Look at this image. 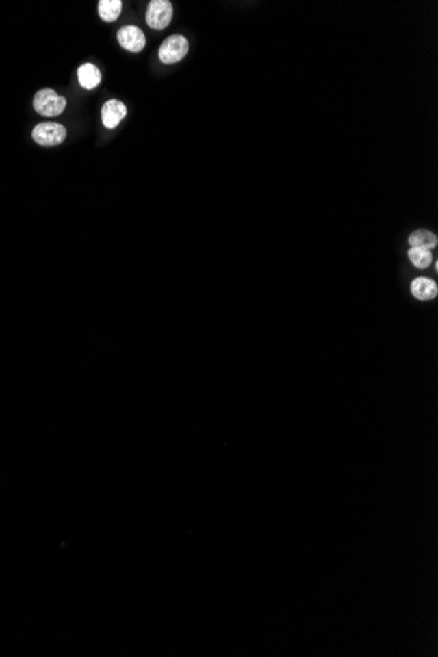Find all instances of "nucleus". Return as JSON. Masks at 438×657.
<instances>
[{"mask_svg": "<svg viewBox=\"0 0 438 657\" xmlns=\"http://www.w3.org/2000/svg\"><path fill=\"white\" fill-rule=\"evenodd\" d=\"M66 99L58 96L51 88H42L33 99V107L36 112L44 117H57L66 110Z\"/></svg>", "mask_w": 438, "mask_h": 657, "instance_id": "nucleus-1", "label": "nucleus"}, {"mask_svg": "<svg viewBox=\"0 0 438 657\" xmlns=\"http://www.w3.org/2000/svg\"><path fill=\"white\" fill-rule=\"evenodd\" d=\"M173 7L170 0H151L146 11V23L151 29L163 31L172 21Z\"/></svg>", "mask_w": 438, "mask_h": 657, "instance_id": "nucleus-2", "label": "nucleus"}, {"mask_svg": "<svg viewBox=\"0 0 438 657\" xmlns=\"http://www.w3.org/2000/svg\"><path fill=\"white\" fill-rule=\"evenodd\" d=\"M188 40L181 34H172L164 40L159 49V60L164 64L177 63L188 54Z\"/></svg>", "mask_w": 438, "mask_h": 657, "instance_id": "nucleus-3", "label": "nucleus"}, {"mask_svg": "<svg viewBox=\"0 0 438 657\" xmlns=\"http://www.w3.org/2000/svg\"><path fill=\"white\" fill-rule=\"evenodd\" d=\"M67 136L64 126L57 123H41L31 131L33 141L44 147H54L63 143Z\"/></svg>", "mask_w": 438, "mask_h": 657, "instance_id": "nucleus-4", "label": "nucleus"}, {"mask_svg": "<svg viewBox=\"0 0 438 657\" xmlns=\"http://www.w3.org/2000/svg\"><path fill=\"white\" fill-rule=\"evenodd\" d=\"M120 45L131 53H140L146 47V36L136 25H125L117 31Z\"/></svg>", "mask_w": 438, "mask_h": 657, "instance_id": "nucleus-5", "label": "nucleus"}, {"mask_svg": "<svg viewBox=\"0 0 438 657\" xmlns=\"http://www.w3.org/2000/svg\"><path fill=\"white\" fill-rule=\"evenodd\" d=\"M126 114H127V110L125 104L120 100L113 99V100L105 101V104L103 105L101 120L107 129H116L125 118Z\"/></svg>", "mask_w": 438, "mask_h": 657, "instance_id": "nucleus-6", "label": "nucleus"}, {"mask_svg": "<svg viewBox=\"0 0 438 657\" xmlns=\"http://www.w3.org/2000/svg\"><path fill=\"white\" fill-rule=\"evenodd\" d=\"M411 293L419 300H430L437 296V283L430 279L417 277L411 283Z\"/></svg>", "mask_w": 438, "mask_h": 657, "instance_id": "nucleus-7", "label": "nucleus"}, {"mask_svg": "<svg viewBox=\"0 0 438 657\" xmlns=\"http://www.w3.org/2000/svg\"><path fill=\"white\" fill-rule=\"evenodd\" d=\"M80 86L86 90H94L101 83V73L92 63H84L78 68Z\"/></svg>", "mask_w": 438, "mask_h": 657, "instance_id": "nucleus-8", "label": "nucleus"}, {"mask_svg": "<svg viewBox=\"0 0 438 657\" xmlns=\"http://www.w3.org/2000/svg\"><path fill=\"white\" fill-rule=\"evenodd\" d=\"M437 236L428 230H417L409 235L408 243L415 248L433 250L437 247Z\"/></svg>", "mask_w": 438, "mask_h": 657, "instance_id": "nucleus-9", "label": "nucleus"}, {"mask_svg": "<svg viewBox=\"0 0 438 657\" xmlns=\"http://www.w3.org/2000/svg\"><path fill=\"white\" fill-rule=\"evenodd\" d=\"M123 11L121 0H100L99 1V15L101 20L107 23H113L118 18Z\"/></svg>", "mask_w": 438, "mask_h": 657, "instance_id": "nucleus-10", "label": "nucleus"}, {"mask_svg": "<svg viewBox=\"0 0 438 657\" xmlns=\"http://www.w3.org/2000/svg\"><path fill=\"white\" fill-rule=\"evenodd\" d=\"M408 259L416 268L425 269L432 264L433 256H432L430 250L412 247L411 250H408Z\"/></svg>", "mask_w": 438, "mask_h": 657, "instance_id": "nucleus-11", "label": "nucleus"}]
</instances>
